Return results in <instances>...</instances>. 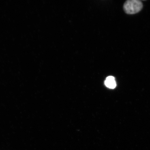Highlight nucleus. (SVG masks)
Here are the masks:
<instances>
[{
	"instance_id": "obj_1",
	"label": "nucleus",
	"mask_w": 150,
	"mask_h": 150,
	"mask_svg": "<svg viewBox=\"0 0 150 150\" xmlns=\"http://www.w3.org/2000/svg\"><path fill=\"white\" fill-rule=\"evenodd\" d=\"M142 1L138 0H129L125 2L123 5L125 12L129 14L137 13L142 10Z\"/></svg>"
},
{
	"instance_id": "obj_2",
	"label": "nucleus",
	"mask_w": 150,
	"mask_h": 150,
	"mask_svg": "<svg viewBox=\"0 0 150 150\" xmlns=\"http://www.w3.org/2000/svg\"><path fill=\"white\" fill-rule=\"evenodd\" d=\"M105 83L107 87L110 89H114L116 86L115 78L112 76H109L107 78Z\"/></svg>"
}]
</instances>
